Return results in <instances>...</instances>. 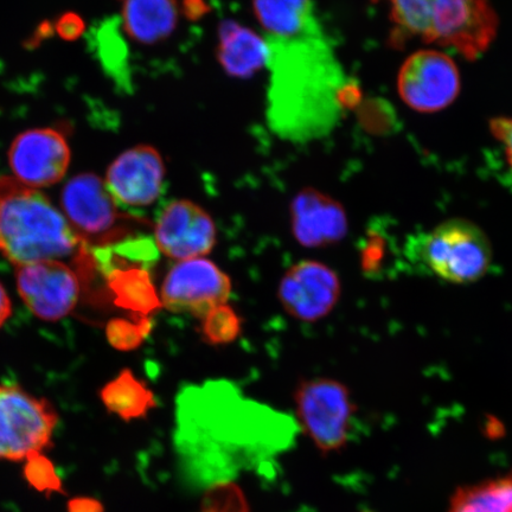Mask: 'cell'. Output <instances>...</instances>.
<instances>
[{"label":"cell","instance_id":"15","mask_svg":"<svg viewBox=\"0 0 512 512\" xmlns=\"http://www.w3.org/2000/svg\"><path fill=\"white\" fill-rule=\"evenodd\" d=\"M293 238L305 248H324L341 242L348 234L347 211L325 192L305 188L290 204Z\"/></svg>","mask_w":512,"mask_h":512},{"label":"cell","instance_id":"8","mask_svg":"<svg viewBox=\"0 0 512 512\" xmlns=\"http://www.w3.org/2000/svg\"><path fill=\"white\" fill-rule=\"evenodd\" d=\"M232 281L206 258L178 261L166 274L160 300L166 310L202 319L215 307L227 304Z\"/></svg>","mask_w":512,"mask_h":512},{"label":"cell","instance_id":"22","mask_svg":"<svg viewBox=\"0 0 512 512\" xmlns=\"http://www.w3.org/2000/svg\"><path fill=\"white\" fill-rule=\"evenodd\" d=\"M202 320L203 336L210 344H228L240 335L241 320L228 304L215 307Z\"/></svg>","mask_w":512,"mask_h":512},{"label":"cell","instance_id":"6","mask_svg":"<svg viewBox=\"0 0 512 512\" xmlns=\"http://www.w3.org/2000/svg\"><path fill=\"white\" fill-rule=\"evenodd\" d=\"M294 403L300 427L320 452H336L347 445L355 405L342 382L325 377L303 381Z\"/></svg>","mask_w":512,"mask_h":512},{"label":"cell","instance_id":"25","mask_svg":"<svg viewBox=\"0 0 512 512\" xmlns=\"http://www.w3.org/2000/svg\"><path fill=\"white\" fill-rule=\"evenodd\" d=\"M491 133L504 147L505 156L512 169V118H495L490 121Z\"/></svg>","mask_w":512,"mask_h":512},{"label":"cell","instance_id":"17","mask_svg":"<svg viewBox=\"0 0 512 512\" xmlns=\"http://www.w3.org/2000/svg\"><path fill=\"white\" fill-rule=\"evenodd\" d=\"M182 14L181 0H123L121 29L133 42L157 46L175 34Z\"/></svg>","mask_w":512,"mask_h":512},{"label":"cell","instance_id":"5","mask_svg":"<svg viewBox=\"0 0 512 512\" xmlns=\"http://www.w3.org/2000/svg\"><path fill=\"white\" fill-rule=\"evenodd\" d=\"M62 213L86 247H108L133 233L136 217L127 215L94 174L69 179L61 192Z\"/></svg>","mask_w":512,"mask_h":512},{"label":"cell","instance_id":"26","mask_svg":"<svg viewBox=\"0 0 512 512\" xmlns=\"http://www.w3.org/2000/svg\"><path fill=\"white\" fill-rule=\"evenodd\" d=\"M79 19L73 18H63L60 25V32L63 37H75L78 36L79 31L82 29L79 25Z\"/></svg>","mask_w":512,"mask_h":512},{"label":"cell","instance_id":"24","mask_svg":"<svg viewBox=\"0 0 512 512\" xmlns=\"http://www.w3.org/2000/svg\"><path fill=\"white\" fill-rule=\"evenodd\" d=\"M200 512H249L245 495L238 485L220 483L203 498Z\"/></svg>","mask_w":512,"mask_h":512},{"label":"cell","instance_id":"10","mask_svg":"<svg viewBox=\"0 0 512 512\" xmlns=\"http://www.w3.org/2000/svg\"><path fill=\"white\" fill-rule=\"evenodd\" d=\"M12 174L27 187H51L66 176L72 151L56 128L40 127L19 133L8 152Z\"/></svg>","mask_w":512,"mask_h":512},{"label":"cell","instance_id":"27","mask_svg":"<svg viewBox=\"0 0 512 512\" xmlns=\"http://www.w3.org/2000/svg\"><path fill=\"white\" fill-rule=\"evenodd\" d=\"M10 316L11 302L8 293L4 290L3 285L0 284V326H2Z\"/></svg>","mask_w":512,"mask_h":512},{"label":"cell","instance_id":"20","mask_svg":"<svg viewBox=\"0 0 512 512\" xmlns=\"http://www.w3.org/2000/svg\"><path fill=\"white\" fill-rule=\"evenodd\" d=\"M102 402L111 413L126 421L144 418L156 407L152 390L131 370L121 371L101 392Z\"/></svg>","mask_w":512,"mask_h":512},{"label":"cell","instance_id":"19","mask_svg":"<svg viewBox=\"0 0 512 512\" xmlns=\"http://www.w3.org/2000/svg\"><path fill=\"white\" fill-rule=\"evenodd\" d=\"M108 287L114 294V304L147 317L162 307L149 271L143 266H124L107 273Z\"/></svg>","mask_w":512,"mask_h":512},{"label":"cell","instance_id":"14","mask_svg":"<svg viewBox=\"0 0 512 512\" xmlns=\"http://www.w3.org/2000/svg\"><path fill=\"white\" fill-rule=\"evenodd\" d=\"M165 176L164 159L156 147L137 145L113 160L105 183L119 204L145 208L162 196Z\"/></svg>","mask_w":512,"mask_h":512},{"label":"cell","instance_id":"23","mask_svg":"<svg viewBox=\"0 0 512 512\" xmlns=\"http://www.w3.org/2000/svg\"><path fill=\"white\" fill-rule=\"evenodd\" d=\"M151 331V320L140 317L138 322L126 319H114L107 325L108 341L115 349L131 351L137 349Z\"/></svg>","mask_w":512,"mask_h":512},{"label":"cell","instance_id":"11","mask_svg":"<svg viewBox=\"0 0 512 512\" xmlns=\"http://www.w3.org/2000/svg\"><path fill=\"white\" fill-rule=\"evenodd\" d=\"M337 273L316 260H303L285 272L278 299L287 315L304 323H315L330 315L341 298Z\"/></svg>","mask_w":512,"mask_h":512},{"label":"cell","instance_id":"18","mask_svg":"<svg viewBox=\"0 0 512 512\" xmlns=\"http://www.w3.org/2000/svg\"><path fill=\"white\" fill-rule=\"evenodd\" d=\"M253 11L270 40H290L323 30L313 0H253Z\"/></svg>","mask_w":512,"mask_h":512},{"label":"cell","instance_id":"1","mask_svg":"<svg viewBox=\"0 0 512 512\" xmlns=\"http://www.w3.org/2000/svg\"><path fill=\"white\" fill-rule=\"evenodd\" d=\"M266 40L272 72L267 118L275 133L294 142L329 133L343 110L345 86L324 30Z\"/></svg>","mask_w":512,"mask_h":512},{"label":"cell","instance_id":"4","mask_svg":"<svg viewBox=\"0 0 512 512\" xmlns=\"http://www.w3.org/2000/svg\"><path fill=\"white\" fill-rule=\"evenodd\" d=\"M413 256L428 273L447 283L471 284L489 271L492 247L475 223L452 219L418 238Z\"/></svg>","mask_w":512,"mask_h":512},{"label":"cell","instance_id":"9","mask_svg":"<svg viewBox=\"0 0 512 512\" xmlns=\"http://www.w3.org/2000/svg\"><path fill=\"white\" fill-rule=\"evenodd\" d=\"M398 89L403 102L414 111L435 113L444 110L460 92L457 64L438 50L416 51L402 64Z\"/></svg>","mask_w":512,"mask_h":512},{"label":"cell","instance_id":"2","mask_svg":"<svg viewBox=\"0 0 512 512\" xmlns=\"http://www.w3.org/2000/svg\"><path fill=\"white\" fill-rule=\"evenodd\" d=\"M0 253L16 267L87 253L66 216L37 189L0 177Z\"/></svg>","mask_w":512,"mask_h":512},{"label":"cell","instance_id":"3","mask_svg":"<svg viewBox=\"0 0 512 512\" xmlns=\"http://www.w3.org/2000/svg\"><path fill=\"white\" fill-rule=\"evenodd\" d=\"M390 43L403 48L419 40L453 48L476 60L494 42L498 17L490 0H390Z\"/></svg>","mask_w":512,"mask_h":512},{"label":"cell","instance_id":"16","mask_svg":"<svg viewBox=\"0 0 512 512\" xmlns=\"http://www.w3.org/2000/svg\"><path fill=\"white\" fill-rule=\"evenodd\" d=\"M216 59L227 75L248 79L268 67L270 46L258 31L226 19L217 28Z\"/></svg>","mask_w":512,"mask_h":512},{"label":"cell","instance_id":"13","mask_svg":"<svg viewBox=\"0 0 512 512\" xmlns=\"http://www.w3.org/2000/svg\"><path fill=\"white\" fill-rule=\"evenodd\" d=\"M18 292L32 313L57 322L74 310L80 297L78 275L63 261H40L17 267Z\"/></svg>","mask_w":512,"mask_h":512},{"label":"cell","instance_id":"12","mask_svg":"<svg viewBox=\"0 0 512 512\" xmlns=\"http://www.w3.org/2000/svg\"><path fill=\"white\" fill-rule=\"evenodd\" d=\"M216 224L208 211L189 200L166 204L155 223V245L172 260L204 258L213 252Z\"/></svg>","mask_w":512,"mask_h":512},{"label":"cell","instance_id":"21","mask_svg":"<svg viewBox=\"0 0 512 512\" xmlns=\"http://www.w3.org/2000/svg\"><path fill=\"white\" fill-rule=\"evenodd\" d=\"M450 512H512V476L462 486L452 498Z\"/></svg>","mask_w":512,"mask_h":512},{"label":"cell","instance_id":"7","mask_svg":"<svg viewBox=\"0 0 512 512\" xmlns=\"http://www.w3.org/2000/svg\"><path fill=\"white\" fill-rule=\"evenodd\" d=\"M57 414L47 400L0 386V460H30L51 444Z\"/></svg>","mask_w":512,"mask_h":512}]
</instances>
